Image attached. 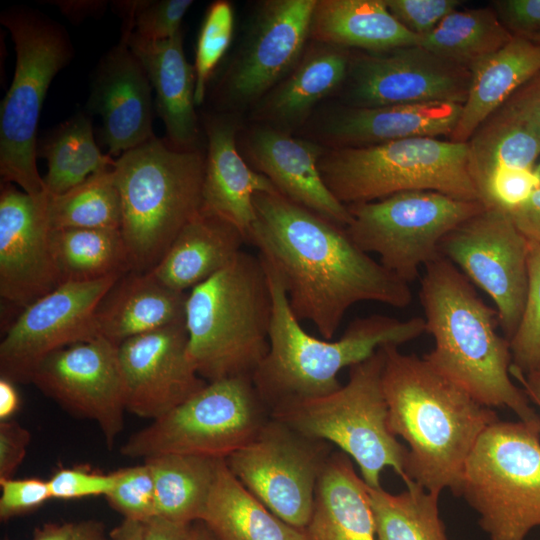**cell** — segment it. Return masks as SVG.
I'll list each match as a JSON object with an SVG mask.
<instances>
[{
    "label": "cell",
    "instance_id": "obj_1",
    "mask_svg": "<svg viewBox=\"0 0 540 540\" xmlns=\"http://www.w3.org/2000/svg\"><path fill=\"white\" fill-rule=\"evenodd\" d=\"M256 219L248 235L277 272L299 321H311L331 340L347 310L372 301L404 308L408 283L361 250L342 227L278 191L254 196Z\"/></svg>",
    "mask_w": 540,
    "mask_h": 540
},
{
    "label": "cell",
    "instance_id": "obj_2",
    "mask_svg": "<svg viewBox=\"0 0 540 540\" xmlns=\"http://www.w3.org/2000/svg\"><path fill=\"white\" fill-rule=\"evenodd\" d=\"M382 387L391 432L407 443L406 487L457 495L466 461L483 432L499 420L423 357L383 346Z\"/></svg>",
    "mask_w": 540,
    "mask_h": 540
},
{
    "label": "cell",
    "instance_id": "obj_3",
    "mask_svg": "<svg viewBox=\"0 0 540 540\" xmlns=\"http://www.w3.org/2000/svg\"><path fill=\"white\" fill-rule=\"evenodd\" d=\"M424 268L419 299L434 347L423 358L483 405L508 408L540 430V416L511 379L510 343L497 331L496 310L442 255Z\"/></svg>",
    "mask_w": 540,
    "mask_h": 540
},
{
    "label": "cell",
    "instance_id": "obj_4",
    "mask_svg": "<svg viewBox=\"0 0 540 540\" xmlns=\"http://www.w3.org/2000/svg\"><path fill=\"white\" fill-rule=\"evenodd\" d=\"M260 259L268 277L273 309L269 351L252 380L270 412L286 402L336 391L341 387L337 375L343 368L366 360L383 346H400L426 333L423 317L399 320L373 314L352 320L338 340L316 338L301 327L293 314L277 272Z\"/></svg>",
    "mask_w": 540,
    "mask_h": 540
},
{
    "label": "cell",
    "instance_id": "obj_5",
    "mask_svg": "<svg viewBox=\"0 0 540 540\" xmlns=\"http://www.w3.org/2000/svg\"><path fill=\"white\" fill-rule=\"evenodd\" d=\"M272 294L259 256L241 251L187 295L188 357L207 382L253 376L269 351Z\"/></svg>",
    "mask_w": 540,
    "mask_h": 540
},
{
    "label": "cell",
    "instance_id": "obj_6",
    "mask_svg": "<svg viewBox=\"0 0 540 540\" xmlns=\"http://www.w3.org/2000/svg\"><path fill=\"white\" fill-rule=\"evenodd\" d=\"M205 152L178 150L154 136L115 160L120 231L131 271H151L200 211Z\"/></svg>",
    "mask_w": 540,
    "mask_h": 540
},
{
    "label": "cell",
    "instance_id": "obj_7",
    "mask_svg": "<svg viewBox=\"0 0 540 540\" xmlns=\"http://www.w3.org/2000/svg\"><path fill=\"white\" fill-rule=\"evenodd\" d=\"M318 166L328 189L346 206L404 191H435L483 202L471 171L468 142L414 137L365 147L326 148Z\"/></svg>",
    "mask_w": 540,
    "mask_h": 540
},
{
    "label": "cell",
    "instance_id": "obj_8",
    "mask_svg": "<svg viewBox=\"0 0 540 540\" xmlns=\"http://www.w3.org/2000/svg\"><path fill=\"white\" fill-rule=\"evenodd\" d=\"M383 347L349 368L346 384L327 395L286 402L271 411L298 432L326 441L348 455L365 484L382 488L381 473L390 467L407 483V448L391 432L382 387Z\"/></svg>",
    "mask_w": 540,
    "mask_h": 540
},
{
    "label": "cell",
    "instance_id": "obj_9",
    "mask_svg": "<svg viewBox=\"0 0 540 540\" xmlns=\"http://www.w3.org/2000/svg\"><path fill=\"white\" fill-rule=\"evenodd\" d=\"M16 52L11 85L0 106V175L37 197L46 193L37 160V128L47 90L73 56L67 31L59 23L26 6H12L0 15Z\"/></svg>",
    "mask_w": 540,
    "mask_h": 540
},
{
    "label": "cell",
    "instance_id": "obj_10",
    "mask_svg": "<svg viewBox=\"0 0 540 540\" xmlns=\"http://www.w3.org/2000/svg\"><path fill=\"white\" fill-rule=\"evenodd\" d=\"M457 496L489 540H525L540 527V430L520 420L490 425L466 461Z\"/></svg>",
    "mask_w": 540,
    "mask_h": 540
},
{
    "label": "cell",
    "instance_id": "obj_11",
    "mask_svg": "<svg viewBox=\"0 0 540 540\" xmlns=\"http://www.w3.org/2000/svg\"><path fill=\"white\" fill-rule=\"evenodd\" d=\"M270 417L251 376L208 382L173 410L132 434L120 453L143 460L170 453L225 460L249 444Z\"/></svg>",
    "mask_w": 540,
    "mask_h": 540
},
{
    "label": "cell",
    "instance_id": "obj_12",
    "mask_svg": "<svg viewBox=\"0 0 540 540\" xmlns=\"http://www.w3.org/2000/svg\"><path fill=\"white\" fill-rule=\"evenodd\" d=\"M486 206L435 191H404L348 205L351 221L345 229L361 250L377 254L388 271L409 284L421 267L441 256L442 239Z\"/></svg>",
    "mask_w": 540,
    "mask_h": 540
},
{
    "label": "cell",
    "instance_id": "obj_13",
    "mask_svg": "<svg viewBox=\"0 0 540 540\" xmlns=\"http://www.w3.org/2000/svg\"><path fill=\"white\" fill-rule=\"evenodd\" d=\"M333 451L330 443L270 417L257 436L225 462L272 513L304 530L313 513L318 481Z\"/></svg>",
    "mask_w": 540,
    "mask_h": 540
},
{
    "label": "cell",
    "instance_id": "obj_14",
    "mask_svg": "<svg viewBox=\"0 0 540 540\" xmlns=\"http://www.w3.org/2000/svg\"><path fill=\"white\" fill-rule=\"evenodd\" d=\"M316 0H266L212 92L216 112L256 105L298 64L309 42Z\"/></svg>",
    "mask_w": 540,
    "mask_h": 540
},
{
    "label": "cell",
    "instance_id": "obj_15",
    "mask_svg": "<svg viewBox=\"0 0 540 540\" xmlns=\"http://www.w3.org/2000/svg\"><path fill=\"white\" fill-rule=\"evenodd\" d=\"M528 246L510 212L498 205L486 206L440 243V254L494 302L499 325L509 341L525 307Z\"/></svg>",
    "mask_w": 540,
    "mask_h": 540
},
{
    "label": "cell",
    "instance_id": "obj_16",
    "mask_svg": "<svg viewBox=\"0 0 540 540\" xmlns=\"http://www.w3.org/2000/svg\"><path fill=\"white\" fill-rule=\"evenodd\" d=\"M471 82L469 68L420 45L351 53L340 104L370 108L430 102L463 105Z\"/></svg>",
    "mask_w": 540,
    "mask_h": 540
},
{
    "label": "cell",
    "instance_id": "obj_17",
    "mask_svg": "<svg viewBox=\"0 0 540 540\" xmlns=\"http://www.w3.org/2000/svg\"><path fill=\"white\" fill-rule=\"evenodd\" d=\"M119 277L65 282L22 309L0 343V377L31 383L50 354L99 336L96 308Z\"/></svg>",
    "mask_w": 540,
    "mask_h": 540
},
{
    "label": "cell",
    "instance_id": "obj_18",
    "mask_svg": "<svg viewBox=\"0 0 540 540\" xmlns=\"http://www.w3.org/2000/svg\"><path fill=\"white\" fill-rule=\"evenodd\" d=\"M74 417L95 422L112 448L124 427V389L118 346L97 336L46 357L32 381Z\"/></svg>",
    "mask_w": 540,
    "mask_h": 540
},
{
    "label": "cell",
    "instance_id": "obj_19",
    "mask_svg": "<svg viewBox=\"0 0 540 540\" xmlns=\"http://www.w3.org/2000/svg\"><path fill=\"white\" fill-rule=\"evenodd\" d=\"M187 345L185 322L132 337L118 345L126 411L154 421L208 383L193 367Z\"/></svg>",
    "mask_w": 540,
    "mask_h": 540
},
{
    "label": "cell",
    "instance_id": "obj_20",
    "mask_svg": "<svg viewBox=\"0 0 540 540\" xmlns=\"http://www.w3.org/2000/svg\"><path fill=\"white\" fill-rule=\"evenodd\" d=\"M47 193L34 197L1 181L0 295L24 309L60 285Z\"/></svg>",
    "mask_w": 540,
    "mask_h": 540
},
{
    "label": "cell",
    "instance_id": "obj_21",
    "mask_svg": "<svg viewBox=\"0 0 540 540\" xmlns=\"http://www.w3.org/2000/svg\"><path fill=\"white\" fill-rule=\"evenodd\" d=\"M240 153L266 176L280 194L322 217L346 227L351 215L326 186L319 159L325 147L292 133L252 122L237 136Z\"/></svg>",
    "mask_w": 540,
    "mask_h": 540
},
{
    "label": "cell",
    "instance_id": "obj_22",
    "mask_svg": "<svg viewBox=\"0 0 540 540\" xmlns=\"http://www.w3.org/2000/svg\"><path fill=\"white\" fill-rule=\"evenodd\" d=\"M461 104L430 102L358 108L343 104L315 112L305 126L325 148L365 147L414 137L450 135Z\"/></svg>",
    "mask_w": 540,
    "mask_h": 540
},
{
    "label": "cell",
    "instance_id": "obj_23",
    "mask_svg": "<svg viewBox=\"0 0 540 540\" xmlns=\"http://www.w3.org/2000/svg\"><path fill=\"white\" fill-rule=\"evenodd\" d=\"M122 28L117 45L99 61L91 82L89 110L99 115L110 156H120L150 140L153 133L152 85Z\"/></svg>",
    "mask_w": 540,
    "mask_h": 540
},
{
    "label": "cell",
    "instance_id": "obj_24",
    "mask_svg": "<svg viewBox=\"0 0 540 540\" xmlns=\"http://www.w3.org/2000/svg\"><path fill=\"white\" fill-rule=\"evenodd\" d=\"M200 120L206 139L201 210L230 222L248 241L256 219L254 196L278 190L240 153L237 136L242 123L238 114L203 112Z\"/></svg>",
    "mask_w": 540,
    "mask_h": 540
},
{
    "label": "cell",
    "instance_id": "obj_25",
    "mask_svg": "<svg viewBox=\"0 0 540 540\" xmlns=\"http://www.w3.org/2000/svg\"><path fill=\"white\" fill-rule=\"evenodd\" d=\"M350 58V50L310 41L295 68L251 108V121L288 133L305 126L343 85Z\"/></svg>",
    "mask_w": 540,
    "mask_h": 540
},
{
    "label": "cell",
    "instance_id": "obj_26",
    "mask_svg": "<svg viewBox=\"0 0 540 540\" xmlns=\"http://www.w3.org/2000/svg\"><path fill=\"white\" fill-rule=\"evenodd\" d=\"M128 44L141 61L156 95L167 142L178 150L201 149L202 125L196 112L195 69L186 59L182 30L161 41H147L133 32Z\"/></svg>",
    "mask_w": 540,
    "mask_h": 540
},
{
    "label": "cell",
    "instance_id": "obj_27",
    "mask_svg": "<svg viewBox=\"0 0 540 540\" xmlns=\"http://www.w3.org/2000/svg\"><path fill=\"white\" fill-rule=\"evenodd\" d=\"M187 295L150 272L129 271L116 280L96 308L98 335L118 346L132 337L183 323Z\"/></svg>",
    "mask_w": 540,
    "mask_h": 540
},
{
    "label": "cell",
    "instance_id": "obj_28",
    "mask_svg": "<svg viewBox=\"0 0 540 540\" xmlns=\"http://www.w3.org/2000/svg\"><path fill=\"white\" fill-rule=\"evenodd\" d=\"M244 242L237 227L200 209L149 272L171 289L187 292L231 264Z\"/></svg>",
    "mask_w": 540,
    "mask_h": 540
},
{
    "label": "cell",
    "instance_id": "obj_29",
    "mask_svg": "<svg viewBox=\"0 0 540 540\" xmlns=\"http://www.w3.org/2000/svg\"><path fill=\"white\" fill-rule=\"evenodd\" d=\"M305 540H377L367 485L352 459L334 450L320 476Z\"/></svg>",
    "mask_w": 540,
    "mask_h": 540
},
{
    "label": "cell",
    "instance_id": "obj_30",
    "mask_svg": "<svg viewBox=\"0 0 540 540\" xmlns=\"http://www.w3.org/2000/svg\"><path fill=\"white\" fill-rule=\"evenodd\" d=\"M309 37L310 41L369 53L420 45L421 41L393 17L385 0H316Z\"/></svg>",
    "mask_w": 540,
    "mask_h": 540
},
{
    "label": "cell",
    "instance_id": "obj_31",
    "mask_svg": "<svg viewBox=\"0 0 540 540\" xmlns=\"http://www.w3.org/2000/svg\"><path fill=\"white\" fill-rule=\"evenodd\" d=\"M540 70V44L513 36L501 49L474 64L467 99L449 140L466 143L475 131Z\"/></svg>",
    "mask_w": 540,
    "mask_h": 540
},
{
    "label": "cell",
    "instance_id": "obj_32",
    "mask_svg": "<svg viewBox=\"0 0 540 540\" xmlns=\"http://www.w3.org/2000/svg\"><path fill=\"white\" fill-rule=\"evenodd\" d=\"M198 521L216 540H305L304 530L272 513L232 474L224 459Z\"/></svg>",
    "mask_w": 540,
    "mask_h": 540
},
{
    "label": "cell",
    "instance_id": "obj_33",
    "mask_svg": "<svg viewBox=\"0 0 540 540\" xmlns=\"http://www.w3.org/2000/svg\"><path fill=\"white\" fill-rule=\"evenodd\" d=\"M221 460L174 453L144 459L154 481L156 516L184 524L198 521Z\"/></svg>",
    "mask_w": 540,
    "mask_h": 540
},
{
    "label": "cell",
    "instance_id": "obj_34",
    "mask_svg": "<svg viewBox=\"0 0 540 540\" xmlns=\"http://www.w3.org/2000/svg\"><path fill=\"white\" fill-rule=\"evenodd\" d=\"M37 156L47 160L46 193L59 195L89 176L115 165L96 144L90 116L82 111L57 125L37 144Z\"/></svg>",
    "mask_w": 540,
    "mask_h": 540
},
{
    "label": "cell",
    "instance_id": "obj_35",
    "mask_svg": "<svg viewBox=\"0 0 540 540\" xmlns=\"http://www.w3.org/2000/svg\"><path fill=\"white\" fill-rule=\"evenodd\" d=\"M51 247L60 284L97 281L131 271L120 229L51 230Z\"/></svg>",
    "mask_w": 540,
    "mask_h": 540
},
{
    "label": "cell",
    "instance_id": "obj_36",
    "mask_svg": "<svg viewBox=\"0 0 540 540\" xmlns=\"http://www.w3.org/2000/svg\"><path fill=\"white\" fill-rule=\"evenodd\" d=\"M512 38L493 8H477L451 12L421 37L420 46L470 69Z\"/></svg>",
    "mask_w": 540,
    "mask_h": 540
},
{
    "label": "cell",
    "instance_id": "obj_37",
    "mask_svg": "<svg viewBox=\"0 0 540 540\" xmlns=\"http://www.w3.org/2000/svg\"><path fill=\"white\" fill-rule=\"evenodd\" d=\"M377 540H449L439 496L413 484L401 493L367 486Z\"/></svg>",
    "mask_w": 540,
    "mask_h": 540
},
{
    "label": "cell",
    "instance_id": "obj_38",
    "mask_svg": "<svg viewBox=\"0 0 540 540\" xmlns=\"http://www.w3.org/2000/svg\"><path fill=\"white\" fill-rule=\"evenodd\" d=\"M113 168L89 176L62 194H47L51 229H120L122 207Z\"/></svg>",
    "mask_w": 540,
    "mask_h": 540
},
{
    "label": "cell",
    "instance_id": "obj_39",
    "mask_svg": "<svg viewBox=\"0 0 540 540\" xmlns=\"http://www.w3.org/2000/svg\"><path fill=\"white\" fill-rule=\"evenodd\" d=\"M468 145L471 171L481 195L486 178L495 168L534 169L540 156V139L497 111L475 131Z\"/></svg>",
    "mask_w": 540,
    "mask_h": 540
},
{
    "label": "cell",
    "instance_id": "obj_40",
    "mask_svg": "<svg viewBox=\"0 0 540 540\" xmlns=\"http://www.w3.org/2000/svg\"><path fill=\"white\" fill-rule=\"evenodd\" d=\"M234 10L231 2L209 5L201 24L195 51V103L203 104L211 76L226 53L233 36Z\"/></svg>",
    "mask_w": 540,
    "mask_h": 540
},
{
    "label": "cell",
    "instance_id": "obj_41",
    "mask_svg": "<svg viewBox=\"0 0 540 540\" xmlns=\"http://www.w3.org/2000/svg\"><path fill=\"white\" fill-rule=\"evenodd\" d=\"M527 272L524 311L518 328L509 341L512 366L524 373L540 367V245L530 241Z\"/></svg>",
    "mask_w": 540,
    "mask_h": 540
},
{
    "label": "cell",
    "instance_id": "obj_42",
    "mask_svg": "<svg viewBox=\"0 0 540 540\" xmlns=\"http://www.w3.org/2000/svg\"><path fill=\"white\" fill-rule=\"evenodd\" d=\"M115 482L105 496L124 519L145 523L156 516L154 481L149 466L142 464L114 471Z\"/></svg>",
    "mask_w": 540,
    "mask_h": 540
},
{
    "label": "cell",
    "instance_id": "obj_43",
    "mask_svg": "<svg viewBox=\"0 0 540 540\" xmlns=\"http://www.w3.org/2000/svg\"><path fill=\"white\" fill-rule=\"evenodd\" d=\"M192 0H140L133 33L147 41L167 40L181 31Z\"/></svg>",
    "mask_w": 540,
    "mask_h": 540
},
{
    "label": "cell",
    "instance_id": "obj_44",
    "mask_svg": "<svg viewBox=\"0 0 540 540\" xmlns=\"http://www.w3.org/2000/svg\"><path fill=\"white\" fill-rule=\"evenodd\" d=\"M539 188L540 178L534 169L498 167L484 182L483 202L510 210L523 204Z\"/></svg>",
    "mask_w": 540,
    "mask_h": 540
},
{
    "label": "cell",
    "instance_id": "obj_45",
    "mask_svg": "<svg viewBox=\"0 0 540 540\" xmlns=\"http://www.w3.org/2000/svg\"><path fill=\"white\" fill-rule=\"evenodd\" d=\"M393 17L411 33L429 34L448 14L461 5L459 0H385Z\"/></svg>",
    "mask_w": 540,
    "mask_h": 540
},
{
    "label": "cell",
    "instance_id": "obj_46",
    "mask_svg": "<svg viewBox=\"0 0 540 540\" xmlns=\"http://www.w3.org/2000/svg\"><path fill=\"white\" fill-rule=\"evenodd\" d=\"M51 497L73 500L106 496L114 486V472L102 474L85 468H60L47 480Z\"/></svg>",
    "mask_w": 540,
    "mask_h": 540
},
{
    "label": "cell",
    "instance_id": "obj_47",
    "mask_svg": "<svg viewBox=\"0 0 540 540\" xmlns=\"http://www.w3.org/2000/svg\"><path fill=\"white\" fill-rule=\"evenodd\" d=\"M0 488L2 521L33 511L52 498L48 481L39 478L1 480Z\"/></svg>",
    "mask_w": 540,
    "mask_h": 540
},
{
    "label": "cell",
    "instance_id": "obj_48",
    "mask_svg": "<svg viewBox=\"0 0 540 540\" xmlns=\"http://www.w3.org/2000/svg\"><path fill=\"white\" fill-rule=\"evenodd\" d=\"M497 112L523 125L540 139V70L520 86Z\"/></svg>",
    "mask_w": 540,
    "mask_h": 540
},
{
    "label": "cell",
    "instance_id": "obj_49",
    "mask_svg": "<svg viewBox=\"0 0 540 540\" xmlns=\"http://www.w3.org/2000/svg\"><path fill=\"white\" fill-rule=\"evenodd\" d=\"M493 9L513 35L530 37L540 33V0H496Z\"/></svg>",
    "mask_w": 540,
    "mask_h": 540
},
{
    "label": "cell",
    "instance_id": "obj_50",
    "mask_svg": "<svg viewBox=\"0 0 540 540\" xmlns=\"http://www.w3.org/2000/svg\"><path fill=\"white\" fill-rule=\"evenodd\" d=\"M30 441V431L17 421H0V481L13 478L26 456Z\"/></svg>",
    "mask_w": 540,
    "mask_h": 540
},
{
    "label": "cell",
    "instance_id": "obj_51",
    "mask_svg": "<svg viewBox=\"0 0 540 540\" xmlns=\"http://www.w3.org/2000/svg\"><path fill=\"white\" fill-rule=\"evenodd\" d=\"M508 211L527 240L540 245V188L523 204Z\"/></svg>",
    "mask_w": 540,
    "mask_h": 540
},
{
    "label": "cell",
    "instance_id": "obj_52",
    "mask_svg": "<svg viewBox=\"0 0 540 540\" xmlns=\"http://www.w3.org/2000/svg\"><path fill=\"white\" fill-rule=\"evenodd\" d=\"M191 524L154 516L144 523L142 540H185Z\"/></svg>",
    "mask_w": 540,
    "mask_h": 540
},
{
    "label": "cell",
    "instance_id": "obj_53",
    "mask_svg": "<svg viewBox=\"0 0 540 540\" xmlns=\"http://www.w3.org/2000/svg\"><path fill=\"white\" fill-rule=\"evenodd\" d=\"M89 522L90 520L79 523H47L35 528L33 540H82Z\"/></svg>",
    "mask_w": 540,
    "mask_h": 540
},
{
    "label": "cell",
    "instance_id": "obj_54",
    "mask_svg": "<svg viewBox=\"0 0 540 540\" xmlns=\"http://www.w3.org/2000/svg\"><path fill=\"white\" fill-rule=\"evenodd\" d=\"M60 11L72 22L76 23L89 16L100 14L106 7V1H53Z\"/></svg>",
    "mask_w": 540,
    "mask_h": 540
},
{
    "label": "cell",
    "instance_id": "obj_55",
    "mask_svg": "<svg viewBox=\"0 0 540 540\" xmlns=\"http://www.w3.org/2000/svg\"><path fill=\"white\" fill-rule=\"evenodd\" d=\"M510 375L520 383L528 400L540 409V367L524 373L511 365Z\"/></svg>",
    "mask_w": 540,
    "mask_h": 540
},
{
    "label": "cell",
    "instance_id": "obj_56",
    "mask_svg": "<svg viewBox=\"0 0 540 540\" xmlns=\"http://www.w3.org/2000/svg\"><path fill=\"white\" fill-rule=\"evenodd\" d=\"M19 394L15 384L0 377V421L8 420L18 410Z\"/></svg>",
    "mask_w": 540,
    "mask_h": 540
},
{
    "label": "cell",
    "instance_id": "obj_57",
    "mask_svg": "<svg viewBox=\"0 0 540 540\" xmlns=\"http://www.w3.org/2000/svg\"><path fill=\"white\" fill-rule=\"evenodd\" d=\"M144 523L124 519L110 533L109 540H142Z\"/></svg>",
    "mask_w": 540,
    "mask_h": 540
},
{
    "label": "cell",
    "instance_id": "obj_58",
    "mask_svg": "<svg viewBox=\"0 0 540 540\" xmlns=\"http://www.w3.org/2000/svg\"><path fill=\"white\" fill-rule=\"evenodd\" d=\"M185 540H216V539L201 521H195L190 525Z\"/></svg>",
    "mask_w": 540,
    "mask_h": 540
},
{
    "label": "cell",
    "instance_id": "obj_59",
    "mask_svg": "<svg viewBox=\"0 0 540 540\" xmlns=\"http://www.w3.org/2000/svg\"><path fill=\"white\" fill-rule=\"evenodd\" d=\"M82 540H108L106 539L103 527L99 522L90 520L88 529Z\"/></svg>",
    "mask_w": 540,
    "mask_h": 540
},
{
    "label": "cell",
    "instance_id": "obj_60",
    "mask_svg": "<svg viewBox=\"0 0 540 540\" xmlns=\"http://www.w3.org/2000/svg\"><path fill=\"white\" fill-rule=\"evenodd\" d=\"M527 39L537 43V44H540V33L539 34H536V35H532L530 37H527Z\"/></svg>",
    "mask_w": 540,
    "mask_h": 540
},
{
    "label": "cell",
    "instance_id": "obj_61",
    "mask_svg": "<svg viewBox=\"0 0 540 540\" xmlns=\"http://www.w3.org/2000/svg\"><path fill=\"white\" fill-rule=\"evenodd\" d=\"M534 171L540 178V162L536 166H534Z\"/></svg>",
    "mask_w": 540,
    "mask_h": 540
}]
</instances>
